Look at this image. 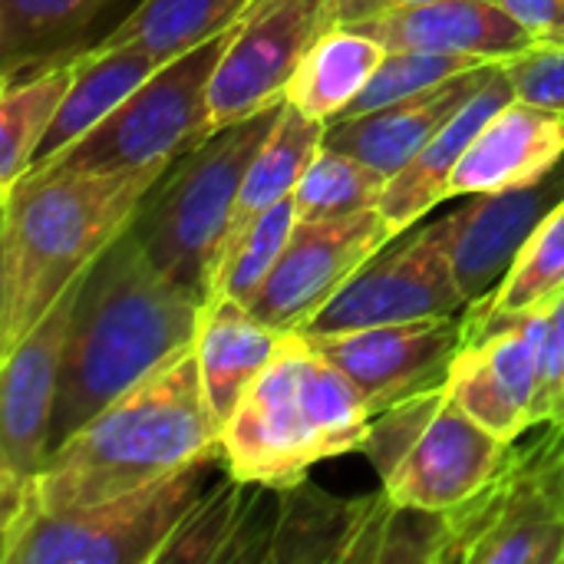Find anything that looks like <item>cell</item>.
<instances>
[{"label":"cell","mask_w":564,"mask_h":564,"mask_svg":"<svg viewBox=\"0 0 564 564\" xmlns=\"http://www.w3.org/2000/svg\"><path fill=\"white\" fill-rule=\"evenodd\" d=\"M198 324L202 301L159 271L126 228L79 281L59 364L50 446L56 449L126 390L188 354Z\"/></svg>","instance_id":"obj_1"},{"label":"cell","mask_w":564,"mask_h":564,"mask_svg":"<svg viewBox=\"0 0 564 564\" xmlns=\"http://www.w3.org/2000/svg\"><path fill=\"white\" fill-rule=\"evenodd\" d=\"M221 430V420L205 400L192 347L126 390L46 456L30 499V522L46 512L96 506L172 476L218 446Z\"/></svg>","instance_id":"obj_2"},{"label":"cell","mask_w":564,"mask_h":564,"mask_svg":"<svg viewBox=\"0 0 564 564\" xmlns=\"http://www.w3.org/2000/svg\"><path fill=\"white\" fill-rule=\"evenodd\" d=\"M159 175L40 169L0 195V357L129 228Z\"/></svg>","instance_id":"obj_3"},{"label":"cell","mask_w":564,"mask_h":564,"mask_svg":"<svg viewBox=\"0 0 564 564\" xmlns=\"http://www.w3.org/2000/svg\"><path fill=\"white\" fill-rule=\"evenodd\" d=\"M370 420L357 387L304 334H284L271 364L225 420L228 476L288 489L311 466L364 449Z\"/></svg>","instance_id":"obj_4"},{"label":"cell","mask_w":564,"mask_h":564,"mask_svg":"<svg viewBox=\"0 0 564 564\" xmlns=\"http://www.w3.org/2000/svg\"><path fill=\"white\" fill-rule=\"evenodd\" d=\"M281 102L185 149L162 169L132 212L129 231L145 254L202 304L208 301L212 271L225 248L241 182L271 135Z\"/></svg>","instance_id":"obj_5"},{"label":"cell","mask_w":564,"mask_h":564,"mask_svg":"<svg viewBox=\"0 0 564 564\" xmlns=\"http://www.w3.org/2000/svg\"><path fill=\"white\" fill-rule=\"evenodd\" d=\"M509 446L456 403L446 380L377 413L364 453L393 502L449 512L496 476Z\"/></svg>","instance_id":"obj_6"},{"label":"cell","mask_w":564,"mask_h":564,"mask_svg":"<svg viewBox=\"0 0 564 564\" xmlns=\"http://www.w3.org/2000/svg\"><path fill=\"white\" fill-rule=\"evenodd\" d=\"M443 516L436 564H564V423L516 440L496 476Z\"/></svg>","instance_id":"obj_7"},{"label":"cell","mask_w":564,"mask_h":564,"mask_svg":"<svg viewBox=\"0 0 564 564\" xmlns=\"http://www.w3.org/2000/svg\"><path fill=\"white\" fill-rule=\"evenodd\" d=\"M228 473L221 443L188 466L96 506L36 516L0 552L3 564H155L185 516Z\"/></svg>","instance_id":"obj_8"},{"label":"cell","mask_w":564,"mask_h":564,"mask_svg":"<svg viewBox=\"0 0 564 564\" xmlns=\"http://www.w3.org/2000/svg\"><path fill=\"white\" fill-rule=\"evenodd\" d=\"M231 30L159 66L99 126L43 169L145 172L165 169L185 149L202 142L208 135V86Z\"/></svg>","instance_id":"obj_9"},{"label":"cell","mask_w":564,"mask_h":564,"mask_svg":"<svg viewBox=\"0 0 564 564\" xmlns=\"http://www.w3.org/2000/svg\"><path fill=\"white\" fill-rule=\"evenodd\" d=\"M76 278L63 297L3 354L0 373V552L30 522L36 476L50 456V426L59 387V364L69 334V317L79 294Z\"/></svg>","instance_id":"obj_10"},{"label":"cell","mask_w":564,"mask_h":564,"mask_svg":"<svg viewBox=\"0 0 564 564\" xmlns=\"http://www.w3.org/2000/svg\"><path fill=\"white\" fill-rule=\"evenodd\" d=\"M453 212L420 228L400 248L373 254L301 334H340L380 324H406L466 314V297L449 258Z\"/></svg>","instance_id":"obj_11"},{"label":"cell","mask_w":564,"mask_h":564,"mask_svg":"<svg viewBox=\"0 0 564 564\" xmlns=\"http://www.w3.org/2000/svg\"><path fill=\"white\" fill-rule=\"evenodd\" d=\"M327 30V0H254L215 66L208 135L281 102L301 59Z\"/></svg>","instance_id":"obj_12"},{"label":"cell","mask_w":564,"mask_h":564,"mask_svg":"<svg viewBox=\"0 0 564 564\" xmlns=\"http://www.w3.org/2000/svg\"><path fill=\"white\" fill-rule=\"evenodd\" d=\"M304 337L357 387L370 416H377L449 380L466 347V314Z\"/></svg>","instance_id":"obj_13"},{"label":"cell","mask_w":564,"mask_h":564,"mask_svg":"<svg viewBox=\"0 0 564 564\" xmlns=\"http://www.w3.org/2000/svg\"><path fill=\"white\" fill-rule=\"evenodd\" d=\"M393 238L397 235L380 208L297 221L251 311L281 334L301 330Z\"/></svg>","instance_id":"obj_14"},{"label":"cell","mask_w":564,"mask_h":564,"mask_svg":"<svg viewBox=\"0 0 564 564\" xmlns=\"http://www.w3.org/2000/svg\"><path fill=\"white\" fill-rule=\"evenodd\" d=\"M542 311L502 317L479 330L466 340L449 373L456 403L506 443L535 430Z\"/></svg>","instance_id":"obj_15"},{"label":"cell","mask_w":564,"mask_h":564,"mask_svg":"<svg viewBox=\"0 0 564 564\" xmlns=\"http://www.w3.org/2000/svg\"><path fill=\"white\" fill-rule=\"evenodd\" d=\"M562 198L564 162L532 185L492 195H466V202L453 208L449 258L466 297V317L479 314L496 297L519 251Z\"/></svg>","instance_id":"obj_16"},{"label":"cell","mask_w":564,"mask_h":564,"mask_svg":"<svg viewBox=\"0 0 564 564\" xmlns=\"http://www.w3.org/2000/svg\"><path fill=\"white\" fill-rule=\"evenodd\" d=\"M499 63H482L476 69H466L433 89H423L416 96L397 99L390 106H380L364 116H347L327 126L324 145L340 149L347 155H357L360 162L380 169L387 178H393L400 169L413 162V155L469 102L482 93V86L499 73Z\"/></svg>","instance_id":"obj_17"},{"label":"cell","mask_w":564,"mask_h":564,"mask_svg":"<svg viewBox=\"0 0 564 564\" xmlns=\"http://www.w3.org/2000/svg\"><path fill=\"white\" fill-rule=\"evenodd\" d=\"M564 162V112L525 99L486 119L449 178V195H492L532 185Z\"/></svg>","instance_id":"obj_18"},{"label":"cell","mask_w":564,"mask_h":564,"mask_svg":"<svg viewBox=\"0 0 564 564\" xmlns=\"http://www.w3.org/2000/svg\"><path fill=\"white\" fill-rule=\"evenodd\" d=\"M347 26L373 36L387 53L430 50L479 59H509L539 43L512 13H506L492 0H426Z\"/></svg>","instance_id":"obj_19"},{"label":"cell","mask_w":564,"mask_h":564,"mask_svg":"<svg viewBox=\"0 0 564 564\" xmlns=\"http://www.w3.org/2000/svg\"><path fill=\"white\" fill-rule=\"evenodd\" d=\"M516 99L512 79L506 76V66L499 63V73L482 86L476 99H469L416 155L406 169H400L380 202L383 218L390 221L393 235H403L413 228L433 205L449 198V178L459 169L466 149L473 145L476 132L486 126L492 112H499L506 102Z\"/></svg>","instance_id":"obj_20"},{"label":"cell","mask_w":564,"mask_h":564,"mask_svg":"<svg viewBox=\"0 0 564 564\" xmlns=\"http://www.w3.org/2000/svg\"><path fill=\"white\" fill-rule=\"evenodd\" d=\"M281 337H284L281 330L268 327L241 301L208 297L202 304L195 357H198L205 400L221 420V426L235 413L248 387L271 364V357L281 347Z\"/></svg>","instance_id":"obj_21"},{"label":"cell","mask_w":564,"mask_h":564,"mask_svg":"<svg viewBox=\"0 0 564 564\" xmlns=\"http://www.w3.org/2000/svg\"><path fill=\"white\" fill-rule=\"evenodd\" d=\"M73 63H76L73 83H69L30 169H43L59 152H66L73 142H79L126 96H132L159 66H165L159 56H152L139 43L89 46L86 53H76Z\"/></svg>","instance_id":"obj_22"},{"label":"cell","mask_w":564,"mask_h":564,"mask_svg":"<svg viewBox=\"0 0 564 564\" xmlns=\"http://www.w3.org/2000/svg\"><path fill=\"white\" fill-rule=\"evenodd\" d=\"M383 56L387 50L373 36L350 26H334L307 50L288 83L284 99L304 116L330 126L364 93Z\"/></svg>","instance_id":"obj_23"},{"label":"cell","mask_w":564,"mask_h":564,"mask_svg":"<svg viewBox=\"0 0 564 564\" xmlns=\"http://www.w3.org/2000/svg\"><path fill=\"white\" fill-rule=\"evenodd\" d=\"M324 135H327V122L304 116L288 99L281 102V116H278L271 135L258 149V155H254V162H251V169H248V175L241 182L238 205H235V215H231V225H228V235H225V248L245 228H251L271 205L294 195V188L304 178L307 165L321 152Z\"/></svg>","instance_id":"obj_24"},{"label":"cell","mask_w":564,"mask_h":564,"mask_svg":"<svg viewBox=\"0 0 564 564\" xmlns=\"http://www.w3.org/2000/svg\"><path fill=\"white\" fill-rule=\"evenodd\" d=\"M254 0H139L93 46L139 43L162 63L228 33Z\"/></svg>","instance_id":"obj_25"},{"label":"cell","mask_w":564,"mask_h":564,"mask_svg":"<svg viewBox=\"0 0 564 564\" xmlns=\"http://www.w3.org/2000/svg\"><path fill=\"white\" fill-rule=\"evenodd\" d=\"M116 0H0L3 83L36 73L63 46L76 43Z\"/></svg>","instance_id":"obj_26"},{"label":"cell","mask_w":564,"mask_h":564,"mask_svg":"<svg viewBox=\"0 0 564 564\" xmlns=\"http://www.w3.org/2000/svg\"><path fill=\"white\" fill-rule=\"evenodd\" d=\"M76 63L46 66L43 73L3 83L0 96V195L13 188L33 165L36 149L73 83Z\"/></svg>","instance_id":"obj_27"},{"label":"cell","mask_w":564,"mask_h":564,"mask_svg":"<svg viewBox=\"0 0 564 564\" xmlns=\"http://www.w3.org/2000/svg\"><path fill=\"white\" fill-rule=\"evenodd\" d=\"M564 294V198L542 218L496 297L473 317H466V340L502 317L529 314L555 304Z\"/></svg>","instance_id":"obj_28"},{"label":"cell","mask_w":564,"mask_h":564,"mask_svg":"<svg viewBox=\"0 0 564 564\" xmlns=\"http://www.w3.org/2000/svg\"><path fill=\"white\" fill-rule=\"evenodd\" d=\"M387 185L390 178L380 169L340 149L321 145V152L314 155V162L294 188L297 221L344 218L367 208H380Z\"/></svg>","instance_id":"obj_29"},{"label":"cell","mask_w":564,"mask_h":564,"mask_svg":"<svg viewBox=\"0 0 564 564\" xmlns=\"http://www.w3.org/2000/svg\"><path fill=\"white\" fill-rule=\"evenodd\" d=\"M297 225V205L294 195L271 205L251 228H245L218 258L212 271V288L208 297H231L241 304H254L258 291L278 268L284 245Z\"/></svg>","instance_id":"obj_30"},{"label":"cell","mask_w":564,"mask_h":564,"mask_svg":"<svg viewBox=\"0 0 564 564\" xmlns=\"http://www.w3.org/2000/svg\"><path fill=\"white\" fill-rule=\"evenodd\" d=\"M248 489L251 482H241L235 476H228L225 486L208 489L175 529L159 562H235L241 552L238 539L254 512V502H248Z\"/></svg>","instance_id":"obj_31"},{"label":"cell","mask_w":564,"mask_h":564,"mask_svg":"<svg viewBox=\"0 0 564 564\" xmlns=\"http://www.w3.org/2000/svg\"><path fill=\"white\" fill-rule=\"evenodd\" d=\"M482 63H496V59L459 56V53H430V50H390L383 56V63L377 66V73L370 76V83L364 86V93L344 109L340 119L364 116V112H373L397 99L416 96V93L433 89V86H440L466 69H476Z\"/></svg>","instance_id":"obj_32"},{"label":"cell","mask_w":564,"mask_h":564,"mask_svg":"<svg viewBox=\"0 0 564 564\" xmlns=\"http://www.w3.org/2000/svg\"><path fill=\"white\" fill-rule=\"evenodd\" d=\"M516 99L564 112V40H542L502 59Z\"/></svg>","instance_id":"obj_33"},{"label":"cell","mask_w":564,"mask_h":564,"mask_svg":"<svg viewBox=\"0 0 564 564\" xmlns=\"http://www.w3.org/2000/svg\"><path fill=\"white\" fill-rule=\"evenodd\" d=\"M545 423H564V294L542 311L535 430Z\"/></svg>","instance_id":"obj_34"},{"label":"cell","mask_w":564,"mask_h":564,"mask_svg":"<svg viewBox=\"0 0 564 564\" xmlns=\"http://www.w3.org/2000/svg\"><path fill=\"white\" fill-rule=\"evenodd\" d=\"M512 13L539 43L564 40V0H492Z\"/></svg>","instance_id":"obj_35"},{"label":"cell","mask_w":564,"mask_h":564,"mask_svg":"<svg viewBox=\"0 0 564 564\" xmlns=\"http://www.w3.org/2000/svg\"><path fill=\"white\" fill-rule=\"evenodd\" d=\"M426 0H327V26H347V23H360V20H373V17H387L406 7H416Z\"/></svg>","instance_id":"obj_36"}]
</instances>
